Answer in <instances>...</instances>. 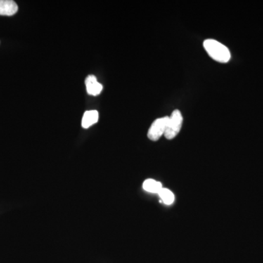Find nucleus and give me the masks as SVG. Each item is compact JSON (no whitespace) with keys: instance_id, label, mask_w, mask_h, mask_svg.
I'll return each instance as SVG.
<instances>
[{"instance_id":"1","label":"nucleus","mask_w":263,"mask_h":263,"mask_svg":"<svg viewBox=\"0 0 263 263\" xmlns=\"http://www.w3.org/2000/svg\"><path fill=\"white\" fill-rule=\"evenodd\" d=\"M204 48L213 60L221 63H227L230 61V52L224 45L215 40L208 39L204 41Z\"/></svg>"},{"instance_id":"2","label":"nucleus","mask_w":263,"mask_h":263,"mask_svg":"<svg viewBox=\"0 0 263 263\" xmlns=\"http://www.w3.org/2000/svg\"><path fill=\"white\" fill-rule=\"evenodd\" d=\"M183 124L182 114L179 110H175L169 117L168 122H167V128H166L164 137L167 140H172L177 136Z\"/></svg>"},{"instance_id":"3","label":"nucleus","mask_w":263,"mask_h":263,"mask_svg":"<svg viewBox=\"0 0 263 263\" xmlns=\"http://www.w3.org/2000/svg\"><path fill=\"white\" fill-rule=\"evenodd\" d=\"M169 117L160 118L152 123L148 129V138L151 141H157L164 135L168 122Z\"/></svg>"},{"instance_id":"4","label":"nucleus","mask_w":263,"mask_h":263,"mask_svg":"<svg viewBox=\"0 0 263 263\" xmlns=\"http://www.w3.org/2000/svg\"><path fill=\"white\" fill-rule=\"evenodd\" d=\"M85 84L88 94L91 96H98L103 90V85L98 82L95 76H88L85 81Z\"/></svg>"},{"instance_id":"5","label":"nucleus","mask_w":263,"mask_h":263,"mask_svg":"<svg viewBox=\"0 0 263 263\" xmlns=\"http://www.w3.org/2000/svg\"><path fill=\"white\" fill-rule=\"evenodd\" d=\"M18 5L13 0H0V15L11 16L18 12Z\"/></svg>"},{"instance_id":"6","label":"nucleus","mask_w":263,"mask_h":263,"mask_svg":"<svg viewBox=\"0 0 263 263\" xmlns=\"http://www.w3.org/2000/svg\"><path fill=\"white\" fill-rule=\"evenodd\" d=\"M99 113L98 110H88L85 112L84 117H83L82 122L81 125L84 129H87L92 126L93 124H96L98 122Z\"/></svg>"},{"instance_id":"7","label":"nucleus","mask_w":263,"mask_h":263,"mask_svg":"<svg viewBox=\"0 0 263 263\" xmlns=\"http://www.w3.org/2000/svg\"><path fill=\"white\" fill-rule=\"evenodd\" d=\"M143 190L152 193H160L162 189V185L160 181H155L154 179H146L143 183Z\"/></svg>"},{"instance_id":"8","label":"nucleus","mask_w":263,"mask_h":263,"mask_svg":"<svg viewBox=\"0 0 263 263\" xmlns=\"http://www.w3.org/2000/svg\"><path fill=\"white\" fill-rule=\"evenodd\" d=\"M158 194L162 201L166 205H171V204L174 203L175 200L174 194L168 189L162 188Z\"/></svg>"}]
</instances>
